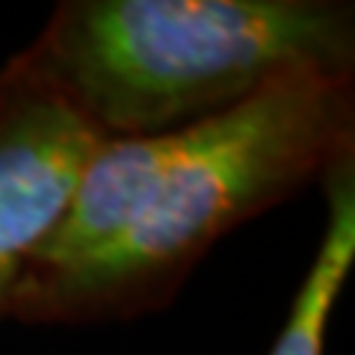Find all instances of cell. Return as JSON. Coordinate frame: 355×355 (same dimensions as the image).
<instances>
[{
  "instance_id": "6da1fadb",
  "label": "cell",
  "mask_w": 355,
  "mask_h": 355,
  "mask_svg": "<svg viewBox=\"0 0 355 355\" xmlns=\"http://www.w3.org/2000/svg\"><path fill=\"white\" fill-rule=\"evenodd\" d=\"M18 60L98 137L178 130L299 77L352 74L340 0H65Z\"/></svg>"
},
{
  "instance_id": "277c9868",
  "label": "cell",
  "mask_w": 355,
  "mask_h": 355,
  "mask_svg": "<svg viewBox=\"0 0 355 355\" xmlns=\"http://www.w3.org/2000/svg\"><path fill=\"white\" fill-rule=\"evenodd\" d=\"M326 228L314 261L266 355H323L335 302L355 263V154L340 157L323 175Z\"/></svg>"
},
{
  "instance_id": "7a4b0ae2",
  "label": "cell",
  "mask_w": 355,
  "mask_h": 355,
  "mask_svg": "<svg viewBox=\"0 0 355 355\" xmlns=\"http://www.w3.org/2000/svg\"><path fill=\"white\" fill-rule=\"evenodd\" d=\"M355 154L352 74L279 83L219 116L166 133V154L107 249L30 275L12 317L89 323L166 302L216 240Z\"/></svg>"
},
{
  "instance_id": "3957f363",
  "label": "cell",
  "mask_w": 355,
  "mask_h": 355,
  "mask_svg": "<svg viewBox=\"0 0 355 355\" xmlns=\"http://www.w3.org/2000/svg\"><path fill=\"white\" fill-rule=\"evenodd\" d=\"M101 137L12 57L0 71V317L60 225Z\"/></svg>"
}]
</instances>
